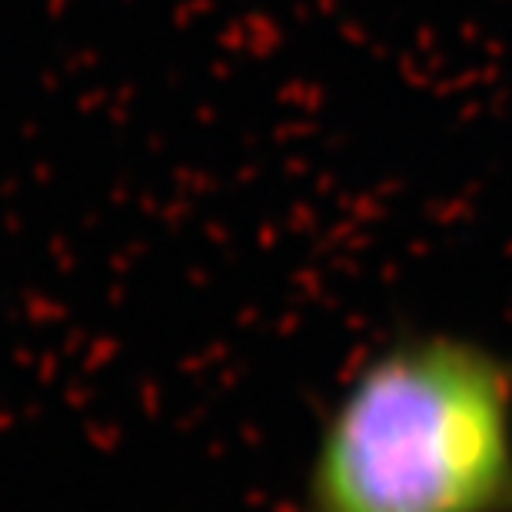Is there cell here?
<instances>
[{
  "instance_id": "6da1fadb",
  "label": "cell",
  "mask_w": 512,
  "mask_h": 512,
  "mask_svg": "<svg viewBox=\"0 0 512 512\" xmlns=\"http://www.w3.org/2000/svg\"><path fill=\"white\" fill-rule=\"evenodd\" d=\"M300 512H512V360L453 333L383 346L326 416Z\"/></svg>"
}]
</instances>
